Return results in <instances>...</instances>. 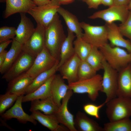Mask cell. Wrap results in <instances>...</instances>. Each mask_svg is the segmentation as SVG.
Wrapping results in <instances>:
<instances>
[{
    "mask_svg": "<svg viewBox=\"0 0 131 131\" xmlns=\"http://www.w3.org/2000/svg\"><path fill=\"white\" fill-rule=\"evenodd\" d=\"M66 37L57 13L46 27L45 33V46L57 60H60L61 48Z\"/></svg>",
    "mask_w": 131,
    "mask_h": 131,
    "instance_id": "cell-1",
    "label": "cell"
},
{
    "mask_svg": "<svg viewBox=\"0 0 131 131\" xmlns=\"http://www.w3.org/2000/svg\"><path fill=\"white\" fill-rule=\"evenodd\" d=\"M99 49L108 64L118 71L131 63V53L123 48L107 43Z\"/></svg>",
    "mask_w": 131,
    "mask_h": 131,
    "instance_id": "cell-2",
    "label": "cell"
},
{
    "mask_svg": "<svg viewBox=\"0 0 131 131\" xmlns=\"http://www.w3.org/2000/svg\"><path fill=\"white\" fill-rule=\"evenodd\" d=\"M106 112L109 122H114L131 116V98L117 96L106 104Z\"/></svg>",
    "mask_w": 131,
    "mask_h": 131,
    "instance_id": "cell-3",
    "label": "cell"
},
{
    "mask_svg": "<svg viewBox=\"0 0 131 131\" xmlns=\"http://www.w3.org/2000/svg\"><path fill=\"white\" fill-rule=\"evenodd\" d=\"M102 76L97 74L94 77L88 79L79 80L68 84L69 89L74 93H87L89 98L95 101L99 95V92L102 91Z\"/></svg>",
    "mask_w": 131,
    "mask_h": 131,
    "instance_id": "cell-4",
    "label": "cell"
},
{
    "mask_svg": "<svg viewBox=\"0 0 131 131\" xmlns=\"http://www.w3.org/2000/svg\"><path fill=\"white\" fill-rule=\"evenodd\" d=\"M80 24L84 31L82 37L84 41L99 49L108 43V30L106 25L93 26L83 22Z\"/></svg>",
    "mask_w": 131,
    "mask_h": 131,
    "instance_id": "cell-5",
    "label": "cell"
},
{
    "mask_svg": "<svg viewBox=\"0 0 131 131\" xmlns=\"http://www.w3.org/2000/svg\"><path fill=\"white\" fill-rule=\"evenodd\" d=\"M60 6L57 0H51L47 4L32 8L27 13L33 17L37 25L46 28L58 13Z\"/></svg>",
    "mask_w": 131,
    "mask_h": 131,
    "instance_id": "cell-6",
    "label": "cell"
},
{
    "mask_svg": "<svg viewBox=\"0 0 131 131\" xmlns=\"http://www.w3.org/2000/svg\"><path fill=\"white\" fill-rule=\"evenodd\" d=\"M104 72L102 76V91L106 95V103L116 97L118 88V71L112 67L105 58L103 61Z\"/></svg>",
    "mask_w": 131,
    "mask_h": 131,
    "instance_id": "cell-7",
    "label": "cell"
},
{
    "mask_svg": "<svg viewBox=\"0 0 131 131\" xmlns=\"http://www.w3.org/2000/svg\"><path fill=\"white\" fill-rule=\"evenodd\" d=\"M127 6L114 5L106 9L94 13L88 18L91 19H101L107 24L112 23L117 21L123 23L126 19L129 13L130 10Z\"/></svg>",
    "mask_w": 131,
    "mask_h": 131,
    "instance_id": "cell-8",
    "label": "cell"
},
{
    "mask_svg": "<svg viewBox=\"0 0 131 131\" xmlns=\"http://www.w3.org/2000/svg\"><path fill=\"white\" fill-rule=\"evenodd\" d=\"M35 57L22 51L12 66L3 74L2 78L9 82L26 72L31 67Z\"/></svg>",
    "mask_w": 131,
    "mask_h": 131,
    "instance_id": "cell-9",
    "label": "cell"
},
{
    "mask_svg": "<svg viewBox=\"0 0 131 131\" xmlns=\"http://www.w3.org/2000/svg\"><path fill=\"white\" fill-rule=\"evenodd\" d=\"M57 60H59L53 57L45 46L35 58L31 67L26 72L34 78L41 73L52 68Z\"/></svg>",
    "mask_w": 131,
    "mask_h": 131,
    "instance_id": "cell-10",
    "label": "cell"
},
{
    "mask_svg": "<svg viewBox=\"0 0 131 131\" xmlns=\"http://www.w3.org/2000/svg\"><path fill=\"white\" fill-rule=\"evenodd\" d=\"M45 27L37 25L33 33L23 45L22 51L36 57L45 47Z\"/></svg>",
    "mask_w": 131,
    "mask_h": 131,
    "instance_id": "cell-11",
    "label": "cell"
},
{
    "mask_svg": "<svg viewBox=\"0 0 131 131\" xmlns=\"http://www.w3.org/2000/svg\"><path fill=\"white\" fill-rule=\"evenodd\" d=\"M73 92L69 89L62 99L61 105L54 114L60 123L67 127L70 131H77L74 125V115L69 111L68 104Z\"/></svg>",
    "mask_w": 131,
    "mask_h": 131,
    "instance_id": "cell-12",
    "label": "cell"
},
{
    "mask_svg": "<svg viewBox=\"0 0 131 131\" xmlns=\"http://www.w3.org/2000/svg\"><path fill=\"white\" fill-rule=\"evenodd\" d=\"M24 95L22 94L19 96L13 106L1 115V117L5 120L14 118L22 123L25 124L29 122L36 125V121L31 115L25 113L23 109L22 100Z\"/></svg>",
    "mask_w": 131,
    "mask_h": 131,
    "instance_id": "cell-13",
    "label": "cell"
},
{
    "mask_svg": "<svg viewBox=\"0 0 131 131\" xmlns=\"http://www.w3.org/2000/svg\"><path fill=\"white\" fill-rule=\"evenodd\" d=\"M81 60L75 53L58 68L61 75L68 84L78 80V70Z\"/></svg>",
    "mask_w": 131,
    "mask_h": 131,
    "instance_id": "cell-14",
    "label": "cell"
},
{
    "mask_svg": "<svg viewBox=\"0 0 131 131\" xmlns=\"http://www.w3.org/2000/svg\"><path fill=\"white\" fill-rule=\"evenodd\" d=\"M117 96L131 98V63L118 71Z\"/></svg>",
    "mask_w": 131,
    "mask_h": 131,
    "instance_id": "cell-15",
    "label": "cell"
},
{
    "mask_svg": "<svg viewBox=\"0 0 131 131\" xmlns=\"http://www.w3.org/2000/svg\"><path fill=\"white\" fill-rule=\"evenodd\" d=\"M108 30V40L112 46L125 49L131 53V42L124 39L119 30L118 26L114 23L105 24Z\"/></svg>",
    "mask_w": 131,
    "mask_h": 131,
    "instance_id": "cell-16",
    "label": "cell"
},
{
    "mask_svg": "<svg viewBox=\"0 0 131 131\" xmlns=\"http://www.w3.org/2000/svg\"><path fill=\"white\" fill-rule=\"evenodd\" d=\"M31 115L36 121L51 131H67L69 129L61 125L54 114L46 115L37 110L32 112Z\"/></svg>",
    "mask_w": 131,
    "mask_h": 131,
    "instance_id": "cell-17",
    "label": "cell"
},
{
    "mask_svg": "<svg viewBox=\"0 0 131 131\" xmlns=\"http://www.w3.org/2000/svg\"><path fill=\"white\" fill-rule=\"evenodd\" d=\"M69 90L68 85L65 83L61 76L55 74L51 84V94L53 101L59 107Z\"/></svg>",
    "mask_w": 131,
    "mask_h": 131,
    "instance_id": "cell-18",
    "label": "cell"
},
{
    "mask_svg": "<svg viewBox=\"0 0 131 131\" xmlns=\"http://www.w3.org/2000/svg\"><path fill=\"white\" fill-rule=\"evenodd\" d=\"M25 13H20V21L16 29V40L22 45L28 39L34 31L35 28Z\"/></svg>",
    "mask_w": 131,
    "mask_h": 131,
    "instance_id": "cell-19",
    "label": "cell"
},
{
    "mask_svg": "<svg viewBox=\"0 0 131 131\" xmlns=\"http://www.w3.org/2000/svg\"><path fill=\"white\" fill-rule=\"evenodd\" d=\"M6 2L5 18L16 13H27L31 9L37 6L32 0H6Z\"/></svg>",
    "mask_w": 131,
    "mask_h": 131,
    "instance_id": "cell-20",
    "label": "cell"
},
{
    "mask_svg": "<svg viewBox=\"0 0 131 131\" xmlns=\"http://www.w3.org/2000/svg\"><path fill=\"white\" fill-rule=\"evenodd\" d=\"M34 78L25 72L8 82L6 91L19 95L25 94Z\"/></svg>",
    "mask_w": 131,
    "mask_h": 131,
    "instance_id": "cell-21",
    "label": "cell"
},
{
    "mask_svg": "<svg viewBox=\"0 0 131 131\" xmlns=\"http://www.w3.org/2000/svg\"><path fill=\"white\" fill-rule=\"evenodd\" d=\"M74 126L78 131H104L103 128L84 113L78 111L74 120Z\"/></svg>",
    "mask_w": 131,
    "mask_h": 131,
    "instance_id": "cell-22",
    "label": "cell"
},
{
    "mask_svg": "<svg viewBox=\"0 0 131 131\" xmlns=\"http://www.w3.org/2000/svg\"><path fill=\"white\" fill-rule=\"evenodd\" d=\"M57 13L63 18L67 29L75 33L77 37H82L83 35L82 29L77 17L60 6L58 9Z\"/></svg>",
    "mask_w": 131,
    "mask_h": 131,
    "instance_id": "cell-23",
    "label": "cell"
},
{
    "mask_svg": "<svg viewBox=\"0 0 131 131\" xmlns=\"http://www.w3.org/2000/svg\"><path fill=\"white\" fill-rule=\"evenodd\" d=\"M11 47L7 52L5 61L0 67V72L3 74L10 68L22 51L23 45L15 38L12 39Z\"/></svg>",
    "mask_w": 131,
    "mask_h": 131,
    "instance_id": "cell-24",
    "label": "cell"
},
{
    "mask_svg": "<svg viewBox=\"0 0 131 131\" xmlns=\"http://www.w3.org/2000/svg\"><path fill=\"white\" fill-rule=\"evenodd\" d=\"M59 107L54 103L51 97L43 99L34 100L31 101L29 111L31 112L39 110L45 114H55Z\"/></svg>",
    "mask_w": 131,
    "mask_h": 131,
    "instance_id": "cell-25",
    "label": "cell"
},
{
    "mask_svg": "<svg viewBox=\"0 0 131 131\" xmlns=\"http://www.w3.org/2000/svg\"><path fill=\"white\" fill-rule=\"evenodd\" d=\"M68 34L61 46L58 68L75 54L73 46V41L75 37L74 33L67 29Z\"/></svg>",
    "mask_w": 131,
    "mask_h": 131,
    "instance_id": "cell-26",
    "label": "cell"
},
{
    "mask_svg": "<svg viewBox=\"0 0 131 131\" xmlns=\"http://www.w3.org/2000/svg\"><path fill=\"white\" fill-rule=\"evenodd\" d=\"M55 75L34 91L24 95L22 102L31 101L35 100L43 99L51 97L50 86Z\"/></svg>",
    "mask_w": 131,
    "mask_h": 131,
    "instance_id": "cell-27",
    "label": "cell"
},
{
    "mask_svg": "<svg viewBox=\"0 0 131 131\" xmlns=\"http://www.w3.org/2000/svg\"><path fill=\"white\" fill-rule=\"evenodd\" d=\"M59 60H57L55 65L51 69L40 74L35 77L26 89L25 94L34 91L44 84L49 79L55 74L58 70Z\"/></svg>",
    "mask_w": 131,
    "mask_h": 131,
    "instance_id": "cell-28",
    "label": "cell"
},
{
    "mask_svg": "<svg viewBox=\"0 0 131 131\" xmlns=\"http://www.w3.org/2000/svg\"><path fill=\"white\" fill-rule=\"evenodd\" d=\"M98 47L92 46L85 61L96 71L103 69V55Z\"/></svg>",
    "mask_w": 131,
    "mask_h": 131,
    "instance_id": "cell-29",
    "label": "cell"
},
{
    "mask_svg": "<svg viewBox=\"0 0 131 131\" xmlns=\"http://www.w3.org/2000/svg\"><path fill=\"white\" fill-rule=\"evenodd\" d=\"M104 131H131V120L130 118L105 123Z\"/></svg>",
    "mask_w": 131,
    "mask_h": 131,
    "instance_id": "cell-30",
    "label": "cell"
},
{
    "mask_svg": "<svg viewBox=\"0 0 131 131\" xmlns=\"http://www.w3.org/2000/svg\"><path fill=\"white\" fill-rule=\"evenodd\" d=\"M75 53L82 60H85L90 53L92 46L82 37H77L73 42Z\"/></svg>",
    "mask_w": 131,
    "mask_h": 131,
    "instance_id": "cell-31",
    "label": "cell"
},
{
    "mask_svg": "<svg viewBox=\"0 0 131 131\" xmlns=\"http://www.w3.org/2000/svg\"><path fill=\"white\" fill-rule=\"evenodd\" d=\"M97 72L85 60H81L78 70V80L91 78L97 74Z\"/></svg>",
    "mask_w": 131,
    "mask_h": 131,
    "instance_id": "cell-32",
    "label": "cell"
},
{
    "mask_svg": "<svg viewBox=\"0 0 131 131\" xmlns=\"http://www.w3.org/2000/svg\"><path fill=\"white\" fill-rule=\"evenodd\" d=\"M20 95L6 91L0 95V115H1L5 111L11 106Z\"/></svg>",
    "mask_w": 131,
    "mask_h": 131,
    "instance_id": "cell-33",
    "label": "cell"
},
{
    "mask_svg": "<svg viewBox=\"0 0 131 131\" xmlns=\"http://www.w3.org/2000/svg\"><path fill=\"white\" fill-rule=\"evenodd\" d=\"M16 29L14 27L4 26L0 28V43L13 39L16 36Z\"/></svg>",
    "mask_w": 131,
    "mask_h": 131,
    "instance_id": "cell-34",
    "label": "cell"
},
{
    "mask_svg": "<svg viewBox=\"0 0 131 131\" xmlns=\"http://www.w3.org/2000/svg\"><path fill=\"white\" fill-rule=\"evenodd\" d=\"M106 103L104 102L99 105L88 103L84 105L83 107L85 112L88 115L94 117L97 119L100 118L99 111Z\"/></svg>",
    "mask_w": 131,
    "mask_h": 131,
    "instance_id": "cell-35",
    "label": "cell"
},
{
    "mask_svg": "<svg viewBox=\"0 0 131 131\" xmlns=\"http://www.w3.org/2000/svg\"><path fill=\"white\" fill-rule=\"evenodd\" d=\"M118 27L123 35L128 38L131 42V10L126 20L121 23Z\"/></svg>",
    "mask_w": 131,
    "mask_h": 131,
    "instance_id": "cell-36",
    "label": "cell"
},
{
    "mask_svg": "<svg viewBox=\"0 0 131 131\" xmlns=\"http://www.w3.org/2000/svg\"><path fill=\"white\" fill-rule=\"evenodd\" d=\"M84 1L86 3L89 8L97 9L101 4L102 0H85Z\"/></svg>",
    "mask_w": 131,
    "mask_h": 131,
    "instance_id": "cell-37",
    "label": "cell"
},
{
    "mask_svg": "<svg viewBox=\"0 0 131 131\" xmlns=\"http://www.w3.org/2000/svg\"><path fill=\"white\" fill-rule=\"evenodd\" d=\"M114 5L118 6H127L130 0H113Z\"/></svg>",
    "mask_w": 131,
    "mask_h": 131,
    "instance_id": "cell-38",
    "label": "cell"
},
{
    "mask_svg": "<svg viewBox=\"0 0 131 131\" xmlns=\"http://www.w3.org/2000/svg\"><path fill=\"white\" fill-rule=\"evenodd\" d=\"M12 40H10L1 43L0 44V53L5 50L8 45L12 42Z\"/></svg>",
    "mask_w": 131,
    "mask_h": 131,
    "instance_id": "cell-39",
    "label": "cell"
},
{
    "mask_svg": "<svg viewBox=\"0 0 131 131\" xmlns=\"http://www.w3.org/2000/svg\"><path fill=\"white\" fill-rule=\"evenodd\" d=\"M37 6L44 5L49 3L51 0H33Z\"/></svg>",
    "mask_w": 131,
    "mask_h": 131,
    "instance_id": "cell-40",
    "label": "cell"
},
{
    "mask_svg": "<svg viewBox=\"0 0 131 131\" xmlns=\"http://www.w3.org/2000/svg\"><path fill=\"white\" fill-rule=\"evenodd\" d=\"M7 52L5 50L0 53V67L1 66L5 61Z\"/></svg>",
    "mask_w": 131,
    "mask_h": 131,
    "instance_id": "cell-41",
    "label": "cell"
},
{
    "mask_svg": "<svg viewBox=\"0 0 131 131\" xmlns=\"http://www.w3.org/2000/svg\"><path fill=\"white\" fill-rule=\"evenodd\" d=\"M101 4L110 7L114 5L113 0H102Z\"/></svg>",
    "mask_w": 131,
    "mask_h": 131,
    "instance_id": "cell-42",
    "label": "cell"
},
{
    "mask_svg": "<svg viewBox=\"0 0 131 131\" xmlns=\"http://www.w3.org/2000/svg\"><path fill=\"white\" fill-rule=\"evenodd\" d=\"M59 4L64 5L68 4L71 3L74 1V0H57Z\"/></svg>",
    "mask_w": 131,
    "mask_h": 131,
    "instance_id": "cell-43",
    "label": "cell"
},
{
    "mask_svg": "<svg viewBox=\"0 0 131 131\" xmlns=\"http://www.w3.org/2000/svg\"><path fill=\"white\" fill-rule=\"evenodd\" d=\"M2 118L1 117V118H0V121L1 123V124H3V125L4 126H5L7 128H8L9 129L11 130H13V129H12L11 128L9 127L8 126L7 124L5 122V121H4L3 120H2Z\"/></svg>",
    "mask_w": 131,
    "mask_h": 131,
    "instance_id": "cell-44",
    "label": "cell"
},
{
    "mask_svg": "<svg viewBox=\"0 0 131 131\" xmlns=\"http://www.w3.org/2000/svg\"><path fill=\"white\" fill-rule=\"evenodd\" d=\"M127 8L129 10H131V0H130L129 3L128 5Z\"/></svg>",
    "mask_w": 131,
    "mask_h": 131,
    "instance_id": "cell-45",
    "label": "cell"
},
{
    "mask_svg": "<svg viewBox=\"0 0 131 131\" xmlns=\"http://www.w3.org/2000/svg\"><path fill=\"white\" fill-rule=\"evenodd\" d=\"M6 2V0H0V3H4Z\"/></svg>",
    "mask_w": 131,
    "mask_h": 131,
    "instance_id": "cell-46",
    "label": "cell"
},
{
    "mask_svg": "<svg viewBox=\"0 0 131 131\" xmlns=\"http://www.w3.org/2000/svg\"><path fill=\"white\" fill-rule=\"evenodd\" d=\"M83 0V1L84 0Z\"/></svg>",
    "mask_w": 131,
    "mask_h": 131,
    "instance_id": "cell-47",
    "label": "cell"
}]
</instances>
